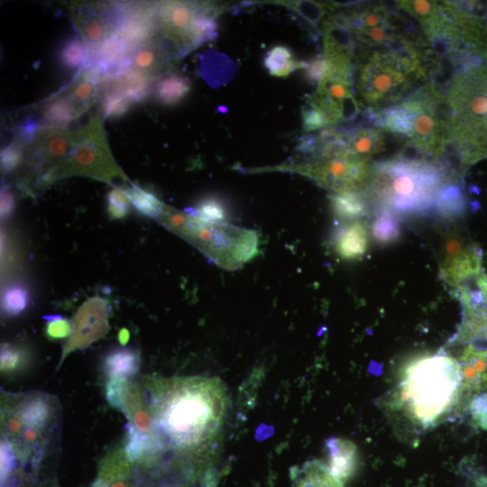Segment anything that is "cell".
Listing matches in <instances>:
<instances>
[{"mask_svg": "<svg viewBox=\"0 0 487 487\" xmlns=\"http://www.w3.org/2000/svg\"><path fill=\"white\" fill-rule=\"evenodd\" d=\"M438 56L424 36L391 47L357 50L354 87L360 107L376 111L401 102L430 81Z\"/></svg>", "mask_w": 487, "mask_h": 487, "instance_id": "6da1fadb", "label": "cell"}, {"mask_svg": "<svg viewBox=\"0 0 487 487\" xmlns=\"http://www.w3.org/2000/svg\"><path fill=\"white\" fill-rule=\"evenodd\" d=\"M152 399L157 427L179 447L198 446L212 439L228 407L226 388L216 377L157 381Z\"/></svg>", "mask_w": 487, "mask_h": 487, "instance_id": "7a4b0ae2", "label": "cell"}, {"mask_svg": "<svg viewBox=\"0 0 487 487\" xmlns=\"http://www.w3.org/2000/svg\"><path fill=\"white\" fill-rule=\"evenodd\" d=\"M461 370L445 351L424 354L404 369L391 396V409L412 425L427 429L441 423L461 404Z\"/></svg>", "mask_w": 487, "mask_h": 487, "instance_id": "3957f363", "label": "cell"}, {"mask_svg": "<svg viewBox=\"0 0 487 487\" xmlns=\"http://www.w3.org/2000/svg\"><path fill=\"white\" fill-rule=\"evenodd\" d=\"M457 179L441 162L422 156L398 155L372 165L363 190L379 211L416 215L434 209L441 188Z\"/></svg>", "mask_w": 487, "mask_h": 487, "instance_id": "277c9868", "label": "cell"}, {"mask_svg": "<svg viewBox=\"0 0 487 487\" xmlns=\"http://www.w3.org/2000/svg\"><path fill=\"white\" fill-rule=\"evenodd\" d=\"M365 113L370 124L446 165L444 158L450 148L448 109L446 92L437 84L430 80L401 102Z\"/></svg>", "mask_w": 487, "mask_h": 487, "instance_id": "5b68a950", "label": "cell"}, {"mask_svg": "<svg viewBox=\"0 0 487 487\" xmlns=\"http://www.w3.org/2000/svg\"><path fill=\"white\" fill-rule=\"evenodd\" d=\"M397 5L418 22L434 49L462 68L487 60V27L480 18L452 1H398Z\"/></svg>", "mask_w": 487, "mask_h": 487, "instance_id": "8992f818", "label": "cell"}, {"mask_svg": "<svg viewBox=\"0 0 487 487\" xmlns=\"http://www.w3.org/2000/svg\"><path fill=\"white\" fill-rule=\"evenodd\" d=\"M450 147L462 166L487 157V65L458 69L446 91Z\"/></svg>", "mask_w": 487, "mask_h": 487, "instance_id": "52a82bcc", "label": "cell"}, {"mask_svg": "<svg viewBox=\"0 0 487 487\" xmlns=\"http://www.w3.org/2000/svg\"><path fill=\"white\" fill-rule=\"evenodd\" d=\"M54 398L41 392L12 395L2 404L4 439L12 446L16 458L37 463L55 415Z\"/></svg>", "mask_w": 487, "mask_h": 487, "instance_id": "ba28073f", "label": "cell"}, {"mask_svg": "<svg viewBox=\"0 0 487 487\" xmlns=\"http://www.w3.org/2000/svg\"><path fill=\"white\" fill-rule=\"evenodd\" d=\"M319 145L312 160L294 170L334 193L363 190L366 187L373 164L346 151L337 129H325Z\"/></svg>", "mask_w": 487, "mask_h": 487, "instance_id": "9c48e42d", "label": "cell"}, {"mask_svg": "<svg viewBox=\"0 0 487 487\" xmlns=\"http://www.w3.org/2000/svg\"><path fill=\"white\" fill-rule=\"evenodd\" d=\"M357 50L391 47L424 36L418 25L383 3H367L345 11Z\"/></svg>", "mask_w": 487, "mask_h": 487, "instance_id": "30bf717a", "label": "cell"}, {"mask_svg": "<svg viewBox=\"0 0 487 487\" xmlns=\"http://www.w3.org/2000/svg\"><path fill=\"white\" fill-rule=\"evenodd\" d=\"M106 394L108 401L128 419L125 455L129 461L157 452L161 440L140 386L128 379H110Z\"/></svg>", "mask_w": 487, "mask_h": 487, "instance_id": "8fae6325", "label": "cell"}, {"mask_svg": "<svg viewBox=\"0 0 487 487\" xmlns=\"http://www.w3.org/2000/svg\"><path fill=\"white\" fill-rule=\"evenodd\" d=\"M184 225L189 234L205 244L213 259L226 269L237 268L257 252V235L253 231L229 223H206L190 215H188Z\"/></svg>", "mask_w": 487, "mask_h": 487, "instance_id": "7c38bea8", "label": "cell"}, {"mask_svg": "<svg viewBox=\"0 0 487 487\" xmlns=\"http://www.w3.org/2000/svg\"><path fill=\"white\" fill-rule=\"evenodd\" d=\"M308 104L323 115L327 127L354 120L361 111L354 93V69L329 64L328 72L317 82Z\"/></svg>", "mask_w": 487, "mask_h": 487, "instance_id": "4fadbf2b", "label": "cell"}, {"mask_svg": "<svg viewBox=\"0 0 487 487\" xmlns=\"http://www.w3.org/2000/svg\"><path fill=\"white\" fill-rule=\"evenodd\" d=\"M462 321L448 345H487V275L482 272L456 289Z\"/></svg>", "mask_w": 487, "mask_h": 487, "instance_id": "5bb4252c", "label": "cell"}, {"mask_svg": "<svg viewBox=\"0 0 487 487\" xmlns=\"http://www.w3.org/2000/svg\"><path fill=\"white\" fill-rule=\"evenodd\" d=\"M107 314L106 301L98 296L87 299L78 308L58 368L68 354L88 346L106 334L108 331Z\"/></svg>", "mask_w": 487, "mask_h": 487, "instance_id": "9a60e30c", "label": "cell"}, {"mask_svg": "<svg viewBox=\"0 0 487 487\" xmlns=\"http://www.w3.org/2000/svg\"><path fill=\"white\" fill-rule=\"evenodd\" d=\"M71 17L82 40L93 49L115 33L120 5L81 4L70 7Z\"/></svg>", "mask_w": 487, "mask_h": 487, "instance_id": "2e32d148", "label": "cell"}, {"mask_svg": "<svg viewBox=\"0 0 487 487\" xmlns=\"http://www.w3.org/2000/svg\"><path fill=\"white\" fill-rule=\"evenodd\" d=\"M121 16L115 32L133 50L150 41L155 32V5L120 4Z\"/></svg>", "mask_w": 487, "mask_h": 487, "instance_id": "e0dca14e", "label": "cell"}, {"mask_svg": "<svg viewBox=\"0 0 487 487\" xmlns=\"http://www.w3.org/2000/svg\"><path fill=\"white\" fill-rule=\"evenodd\" d=\"M457 361L462 378V403L487 390V345L466 344Z\"/></svg>", "mask_w": 487, "mask_h": 487, "instance_id": "ac0fdd59", "label": "cell"}, {"mask_svg": "<svg viewBox=\"0 0 487 487\" xmlns=\"http://www.w3.org/2000/svg\"><path fill=\"white\" fill-rule=\"evenodd\" d=\"M483 271L480 251L472 244L454 256L443 258L440 266L442 279L455 289Z\"/></svg>", "mask_w": 487, "mask_h": 487, "instance_id": "d6986e66", "label": "cell"}, {"mask_svg": "<svg viewBox=\"0 0 487 487\" xmlns=\"http://www.w3.org/2000/svg\"><path fill=\"white\" fill-rule=\"evenodd\" d=\"M386 133L369 125H356L339 130L341 142L349 152L363 159L371 158L386 150Z\"/></svg>", "mask_w": 487, "mask_h": 487, "instance_id": "ffe728a7", "label": "cell"}, {"mask_svg": "<svg viewBox=\"0 0 487 487\" xmlns=\"http://www.w3.org/2000/svg\"><path fill=\"white\" fill-rule=\"evenodd\" d=\"M170 60L159 43L152 38L132 50L128 67L154 81L167 70Z\"/></svg>", "mask_w": 487, "mask_h": 487, "instance_id": "44dd1931", "label": "cell"}, {"mask_svg": "<svg viewBox=\"0 0 487 487\" xmlns=\"http://www.w3.org/2000/svg\"><path fill=\"white\" fill-rule=\"evenodd\" d=\"M328 455V468L342 482L354 473L358 462L357 446L349 439L330 437L326 442Z\"/></svg>", "mask_w": 487, "mask_h": 487, "instance_id": "7402d4cb", "label": "cell"}, {"mask_svg": "<svg viewBox=\"0 0 487 487\" xmlns=\"http://www.w3.org/2000/svg\"><path fill=\"white\" fill-rule=\"evenodd\" d=\"M368 246V230L360 220L353 221L341 227L335 236V248L338 255L345 260L362 257Z\"/></svg>", "mask_w": 487, "mask_h": 487, "instance_id": "603a6c76", "label": "cell"}, {"mask_svg": "<svg viewBox=\"0 0 487 487\" xmlns=\"http://www.w3.org/2000/svg\"><path fill=\"white\" fill-rule=\"evenodd\" d=\"M152 82L144 75L127 66L110 77L105 88L117 90L135 104L142 102L149 96Z\"/></svg>", "mask_w": 487, "mask_h": 487, "instance_id": "cb8c5ba5", "label": "cell"}, {"mask_svg": "<svg viewBox=\"0 0 487 487\" xmlns=\"http://www.w3.org/2000/svg\"><path fill=\"white\" fill-rule=\"evenodd\" d=\"M291 487H345L327 464L319 460L306 462L295 469Z\"/></svg>", "mask_w": 487, "mask_h": 487, "instance_id": "d4e9b609", "label": "cell"}, {"mask_svg": "<svg viewBox=\"0 0 487 487\" xmlns=\"http://www.w3.org/2000/svg\"><path fill=\"white\" fill-rule=\"evenodd\" d=\"M330 200L334 214L341 219L351 221L365 216L370 203L363 189L334 193Z\"/></svg>", "mask_w": 487, "mask_h": 487, "instance_id": "484cf974", "label": "cell"}, {"mask_svg": "<svg viewBox=\"0 0 487 487\" xmlns=\"http://www.w3.org/2000/svg\"><path fill=\"white\" fill-rule=\"evenodd\" d=\"M79 114L72 103L62 93L51 98L42 106L41 129L64 128Z\"/></svg>", "mask_w": 487, "mask_h": 487, "instance_id": "4316f807", "label": "cell"}, {"mask_svg": "<svg viewBox=\"0 0 487 487\" xmlns=\"http://www.w3.org/2000/svg\"><path fill=\"white\" fill-rule=\"evenodd\" d=\"M139 354L131 348H117L104 359V370L110 379H128L139 369Z\"/></svg>", "mask_w": 487, "mask_h": 487, "instance_id": "83f0119b", "label": "cell"}, {"mask_svg": "<svg viewBox=\"0 0 487 487\" xmlns=\"http://www.w3.org/2000/svg\"><path fill=\"white\" fill-rule=\"evenodd\" d=\"M191 90L189 79L180 74L162 77L154 87V97L163 106H174L188 95Z\"/></svg>", "mask_w": 487, "mask_h": 487, "instance_id": "f1b7e54d", "label": "cell"}, {"mask_svg": "<svg viewBox=\"0 0 487 487\" xmlns=\"http://www.w3.org/2000/svg\"><path fill=\"white\" fill-rule=\"evenodd\" d=\"M126 459L122 454H114L106 460L92 487H131Z\"/></svg>", "mask_w": 487, "mask_h": 487, "instance_id": "f546056e", "label": "cell"}, {"mask_svg": "<svg viewBox=\"0 0 487 487\" xmlns=\"http://www.w3.org/2000/svg\"><path fill=\"white\" fill-rule=\"evenodd\" d=\"M90 55L89 46L79 36L62 42L57 54L58 61L67 70L83 69Z\"/></svg>", "mask_w": 487, "mask_h": 487, "instance_id": "4dcf8cb0", "label": "cell"}, {"mask_svg": "<svg viewBox=\"0 0 487 487\" xmlns=\"http://www.w3.org/2000/svg\"><path fill=\"white\" fill-rule=\"evenodd\" d=\"M264 66L272 76L287 77L297 69H305L307 63L296 60L289 48L278 45L267 52Z\"/></svg>", "mask_w": 487, "mask_h": 487, "instance_id": "1f68e13d", "label": "cell"}, {"mask_svg": "<svg viewBox=\"0 0 487 487\" xmlns=\"http://www.w3.org/2000/svg\"><path fill=\"white\" fill-rule=\"evenodd\" d=\"M401 234V224L397 216L390 211L380 210L372 224V235L376 243L389 244L396 242Z\"/></svg>", "mask_w": 487, "mask_h": 487, "instance_id": "d6a6232c", "label": "cell"}, {"mask_svg": "<svg viewBox=\"0 0 487 487\" xmlns=\"http://www.w3.org/2000/svg\"><path fill=\"white\" fill-rule=\"evenodd\" d=\"M434 209L445 217L459 216L464 209V199L455 182L444 185L439 190Z\"/></svg>", "mask_w": 487, "mask_h": 487, "instance_id": "836d02e7", "label": "cell"}, {"mask_svg": "<svg viewBox=\"0 0 487 487\" xmlns=\"http://www.w3.org/2000/svg\"><path fill=\"white\" fill-rule=\"evenodd\" d=\"M188 215L209 224L228 223V210L220 198L207 197L201 199L195 208H190Z\"/></svg>", "mask_w": 487, "mask_h": 487, "instance_id": "e575fe53", "label": "cell"}, {"mask_svg": "<svg viewBox=\"0 0 487 487\" xmlns=\"http://www.w3.org/2000/svg\"><path fill=\"white\" fill-rule=\"evenodd\" d=\"M131 204L143 216L158 218L163 214V204L152 192L136 185L125 189Z\"/></svg>", "mask_w": 487, "mask_h": 487, "instance_id": "d590c367", "label": "cell"}, {"mask_svg": "<svg viewBox=\"0 0 487 487\" xmlns=\"http://www.w3.org/2000/svg\"><path fill=\"white\" fill-rule=\"evenodd\" d=\"M29 302L27 289L22 285H12L5 289L2 298V308L5 315L14 317L21 314Z\"/></svg>", "mask_w": 487, "mask_h": 487, "instance_id": "8d00e7d4", "label": "cell"}, {"mask_svg": "<svg viewBox=\"0 0 487 487\" xmlns=\"http://www.w3.org/2000/svg\"><path fill=\"white\" fill-rule=\"evenodd\" d=\"M133 103L122 93L112 88H105L101 110L106 118H118L125 115Z\"/></svg>", "mask_w": 487, "mask_h": 487, "instance_id": "74e56055", "label": "cell"}, {"mask_svg": "<svg viewBox=\"0 0 487 487\" xmlns=\"http://www.w3.org/2000/svg\"><path fill=\"white\" fill-rule=\"evenodd\" d=\"M25 145L14 140L1 150V170L5 174L15 170L23 162Z\"/></svg>", "mask_w": 487, "mask_h": 487, "instance_id": "f35d334b", "label": "cell"}, {"mask_svg": "<svg viewBox=\"0 0 487 487\" xmlns=\"http://www.w3.org/2000/svg\"><path fill=\"white\" fill-rule=\"evenodd\" d=\"M25 353L18 346L9 344L1 346V371L5 373L17 372L24 365Z\"/></svg>", "mask_w": 487, "mask_h": 487, "instance_id": "ab89813d", "label": "cell"}, {"mask_svg": "<svg viewBox=\"0 0 487 487\" xmlns=\"http://www.w3.org/2000/svg\"><path fill=\"white\" fill-rule=\"evenodd\" d=\"M107 211L113 218H122L129 211L130 200L125 189L114 188L106 197Z\"/></svg>", "mask_w": 487, "mask_h": 487, "instance_id": "60d3db41", "label": "cell"}, {"mask_svg": "<svg viewBox=\"0 0 487 487\" xmlns=\"http://www.w3.org/2000/svg\"><path fill=\"white\" fill-rule=\"evenodd\" d=\"M46 319V333L49 337L59 339L69 336L72 325L60 315H51L43 317Z\"/></svg>", "mask_w": 487, "mask_h": 487, "instance_id": "b9f144b4", "label": "cell"}, {"mask_svg": "<svg viewBox=\"0 0 487 487\" xmlns=\"http://www.w3.org/2000/svg\"><path fill=\"white\" fill-rule=\"evenodd\" d=\"M41 130V122L33 117L24 119L17 126L14 140L23 145L31 144Z\"/></svg>", "mask_w": 487, "mask_h": 487, "instance_id": "7bdbcfd3", "label": "cell"}, {"mask_svg": "<svg viewBox=\"0 0 487 487\" xmlns=\"http://www.w3.org/2000/svg\"><path fill=\"white\" fill-rule=\"evenodd\" d=\"M473 423L482 429H487V392L473 397L469 405Z\"/></svg>", "mask_w": 487, "mask_h": 487, "instance_id": "ee69618b", "label": "cell"}, {"mask_svg": "<svg viewBox=\"0 0 487 487\" xmlns=\"http://www.w3.org/2000/svg\"><path fill=\"white\" fill-rule=\"evenodd\" d=\"M16 456L10 444L2 439L1 441V482L2 484L11 477L15 466Z\"/></svg>", "mask_w": 487, "mask_h": 487, "instance_id": "f6af8a7d", "label": "cell"}, {"mask_svg": "<svg viewBox=\"0 0 487 487\" xmlns=\"http://www.w3.org/2000/svg\"><path fill=\"white\" fill-rule=\"evenodd\" d=\"M303 128L306 132H312L327 127L323 115L309 104L303 108Z\"/></svg>", "mask_w": 487, "mask_h": 487, "instance_id": "bcb514c9", "label": "cell"}, {"mask_svg": "<svg viewBox=\"0 0 487 487\" xmlns=\"http://www.w3.org/2000/svg\"><path fill=\"white\" fill-rule=\"evenodd\" d=\"M15 207V198L14 193L8 188L1 189V217H9Z\"/></svg>", "mask_w": 487, "mask_h": 487, "instance_id": "7dc6e473", "label": "cell"}, {"mask_svg": "<svg viewBox=\"0 0 487 487\" xmlns=\"http://www.w3.org/2000/svg\"><path fill=\"white\" fill-rule=\"evenodd\" d=\"M473 487H487V475H478L473 480Z\"/></svg>", "mask_w": 487, "mask_h": 487, "instance_id": "c3c4849f", "label": "cell"}, {"mask_svg": "<svg viewBox=\"0 0 487 487\" xmlns=\"http://www.w3.org/2000/svg\"><path fill=\"white\" fill-rule=\"evenodd\" d=\"M129 339V332L124 328L119 332V341L122 345H125Z\"/></svg>", "mask_w": 487, "mask_h": 487, "instance_id": "681fc988", "label": "cell"}, {"mask_svg": "<svg viewBox=\"0 0 487 487\" xmlns=\"http://www.w3.org/2000/svg\"><path fill=\"white\" fill-rule=\"evenodd\" d=\"M486 27H487V23H486Z\"/></svg>", "mask_w": 487, "mask_h": 487, "instance_id": "f907efd6", "label": "cell"}]
</instances>
